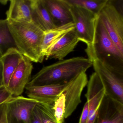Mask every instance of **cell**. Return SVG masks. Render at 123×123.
Masks as SVG:
<instances>
[{"label":"cell","instance_id":"6da1fadb","mask_svg":"<svg viewBox=\"0 0 123 123\" xmlns=\"http://www.w3.org/2000/svg\"><path fill=\"white\" fill-rule=\"evenodd\" d=\"M92 66V62L83 57L60 60L42 68L34 75L25 88L67 84Z\"/></svg>","mask_w":123,"mask_h":123},{"label":"cell","instance_id":"7a4b0ae2","mask_svg":"<svg viewBox=\"0 0 123 123\" xmlns=\"http://www.w3.org/2000/svg\"><path fill=\"white\" fill-rule=\"evenodd\" d=\"M7 20L18 51L31 62H42L44 59L42 48L44 32L32 22L23 23Z\"/></svg>","mask_w":123,"mask_h":123},{"label":"cell","instance_id":"3957f363","mask_svg":"<svg viewBox=\"0 0 123 123\" xmlns=\"http://www.w3.org/2000/svg\"><path fill=\"white\" fill-rule=\"evenodd\" d=\"M85 50L92 62L98 60L123 71V54L111 38L98 16L96 20L92 43L87 46Z\"/></svg>","mask_w":123,"mask_h":123},{"label":"cell","instance_id":"277c9868","mask_svg":"<svg viewBox=\"0 0 123 123\" xmlns=\"http://www.w3.org/2000/svg\"><path fill=\"white\" fill-rule=\"evenodd\" d=\"M88 80L86 72L78 75L66 84L54 103L52 108L57 123H64L81 102L82 92Z\"/></svg>","mask_w":123,"mask_h":123},{"label":"cell","instance_id":"5b68a950","mask_svg":"<svg viewBox=\"0 0 123 123\" xmlns=\"http://www.w3.org/2000/svg\"><path fill=\"white\" fill-rule=\"evenodd\" d=\"M116 0H108L98 14L99 19L120 51L123 54V16Z\"/></svg>","mask_w":123,"mask_h":123},{"label":"cell","instance_id":"8992f818","mask_svg":"<svg viewBox=\"0 0 123 123\" xmlns=\"http://www.w3.org/2000/svg\"><path fill=\"white\" fill-rule=\"evenodd\" d=\"M92 66L103 85L105 93L123 104V71L98 60L92 62Z\"/></svg>","mask_w":123,"mask_h":123},{"label":"cell","instance_id":"52a82bcc","mask_svg":"<svg viewBox=\"0 0 123 123\" xmlns=\"http://www.w3.org/2000/svg\"><path fill=\"white\" fill-rule=\"evenodd\" d=\"M70 5V11L75 25L74 31L78 38L87 46L91 44L94 37L96 20L98 15L81 7Z\"/></svg>","mask_w":123,"mask_h":123},{"label":"cell","instance_id":"ba28073f","mask_svg":"<svg viewBox=\"0 0 123 123\" xmlns=\"http://www.w3.org/2000/svg\"><path fill=\"white\" fill-rule=\"evenodd\" d=\"M37 103L29 98L13 96L6 102L8 123H30L31 113Z\"/></svg>","mask_w":123,"mask_h":123},{"label":"cell","instance_id":"9c48e42d","mask_svg":"<svg viewBox=\"0 0 123 123\" xmlns=\"http://www.w3.org/2000/svg\"><path fill=\"white\" fill-rule=\"evenodd\" d=\"M93 123H123V104L105 93Z\"/></svg>","mask_w":123,"mask_h":123},{"label":"cell","instance_id":"30bf717a","mask_svg":"<svg viewBox=\"0 0 123 123\" xmlns=\"http://www.w3.org/2000/svg\"><path fill=\"white\" fill-rule=\"evenodd\" d=\"M85 95L88 104V119L87 123H93L105 94L103 85L98 75L94 72L90 76Z\"/></svg>","mask_w":123,"mask_h":123},{"label":"cell","instance_id":"8fae6325","mask_svg":"<svg viewBox=\"0 0 123 123\" xmlns=\"http://www.w3.org/2000/svg\"><path fill=\"white\" fill-rule=\"evenodd\" d=\"M33 65L28 58L24 57L9 80L7 89L13 96H19L31 80Z\"/></svg>","mask_w":123,"mask_h":123},{"label":"cell","instance_id":"7c38bea8","mask_svg":"<svg viewBox=\"0 0 123 123\" xmlns=\"http://www.w3.org/2000/svg\"><path fill=\"white\" fill-rule=\"evenodd\" d=\"M66 85L26 87L25 88V93L28 98L36 101L38 103L52 105Z\"/></svg>","mask_w":123,"mask_h":123},{"label":"cell","instance_id":"4fadbf2b","mask_svg":"<svg viewBox=\"0 0 123 123\" xmlns=\"http://www.w3.org/2000/svg\"><path fill=\"white\" fill-rule=\"evenodd\" d=\"M45 7L57 26L73 22L69 4L66 0H43Z\"/></svg>","mask_w":123,"mask_h":123},{"label":"cell","instance_id":"5bb4252c","mask_svg":"<svg viewBox=\"0 0 123 123\" xmlns=\"http://www.w3.org/2000/svg\"><path fill=\"white\" fill-rule=\"evenodd\" d=\"M74 30L64 36L51 49L45 56L46 60L55 59L62 60L72 52L79 43Z\"/></svg>","mask_w":123,"mask_h":123},{"label":"cell","instance_id":"9a60e30c","mask_svg":"<svg viewBox=\"0 0 123 123\" xmlns=\"http://www.w3.org/2000/svg\"><path fill=\"white\" fill-rule=\"evenodd\" d=\"M7 18L16 22L29 23L31 20L32 0H11Z\"/></svg>","mask_w":123,"mask_h":123},{"label":"cell","instance_id":"2e32d148","mask_svg":"<svg viewBox=\"0 0 123 123\" xmlns=\"http://www.w3.org/2000/svg\"><path fill=\"white\" fill-rule=\"evenodd\" d=\"M31 20L44 32L57 27L45 7L43 0H32Z\"/></svg>","mask_w":123,"mask_h":123},{"label":"cell","instance_id":"e0dca14e","mask_svg":"<svg viewBox=\"0 0 123 123\" xmlns=\"http://www.w3.org/2000/svg\"><path fill=\"white\" fill-rule=\"evenodd\" d=\"M24 56L17 49L8 50L4 54L0 62L2 65L3 85L7 87L13 73Z\"/></svg>","mask_w":123,"mask_h":123},{"label":"cell","instance_id":"ac0fdd59","mask_svg":"<svg viewBox=\"0 0 123 123\" xmlns=\"http://www.w3.org/2000/svg\"><path fill=\"white\" fill-rule=\"evenodd\" d=\"M74 29V24L72 22L44 32L42 48L44 58L49 50L60 39Z\"/></svg>","mask_w":123,"mask_h":123},{"label":"cell","instance_id":"d6986e66","mask_svg":"<svg viewBox=\"0 0 123 123\" xmlns=\"http://www.w3.org/2000/svg\"><path fill=\"white\" fill-rule=\"evenodd\" d=\"M30 123H57L52 105L37 103L31 113Z\"/></svg>","mask_w":123,"mask_h":123},{"label":"cell","instance_id":"ffe728a7","mask_svg":"<svg viewBox=\"0 0 123 123\" xmlns=\"http://www.w3.org/2000/svg\"><path fill=\"white\" fill-rule=\"evenodd\" d=\"M13 49H18L10 30L8 21L7 19H0V50L3 55Z\"/></svg>","mask_w":123,"mask_h":123},{"label":"cell","instance_id":"44dd1931","mask_svg":"<svg viewBox=\"0 0 123 123\" xmlns=\"http://www.w3.org/2000/svg\"><path fill=\"white\" fill-rule=\"evenodd\" d=\"M70 5L83 8L98 15L108 0H66Z\"/></svg>","mask_w":123,"mask_h":123},{"label":"cell","instance_id":"7402d4cb","mask_svg":"<svg viewBox=\"0 0 123 123\" xmlns=\"http://www.w3.org/2000/svg\"><path fill=\"white\" fill-rule=\"evenodd\" d=\"M13 97L10 92L4 86L0 88V105L8 101Z\"/></svg>","mask_w":123,"mask_h":123},{"label":"cell","instance_id":"603a6c76","mask_svg":"<svg viewBox=\"0 0 123 123\" xmlns=\"http://www.w3.org/2000/svg\"><path fill=\"white\" fill-rule=\"evenodd\" d=\"M0 123H8L7 117L6 102L0 105Z\"/></svg>","mask_w":123,"mask_h":123},{"label":"cell","instance_id":"cb8c5ba5","mask_svg":"<svg viewBox=\"0 0 123 123\" xmlns=\"http://www.w3.org/2000/svg\"><path fill=\"white\" fill-rule=\"evenodd\" d=\"M88 104L87 102H86L83 107L79 123H87L88 119Z\"/></svg>","mask_w":123,"mask_h":123},{"label":"cell","instance_id":"d4e9b609","mask_svg":"<svg viewBox=\"0 0 123 123\" xmlns=\"http://www.w3.org/2000/svg\"><path fill=\"white\" fill-rule=\"evenodd\" d=\"M3 85V77L2 65L0 62V88Z\"/></svg>","mask_w":123,"mask_h":123},{"label":"cell","instance_id":"484cf974","mask_svg":"<svg viewBox=\"0 0 123 123\" xmlns=\"http://www.w3.org/2000/svg\"><path fill=\"white\" fill-rule=\"evenodd\" d=\"M8 0H0V3H1L3 5H6L7 3L8 2Z\"/></svg>","mask_w":123,"mask_h":123},{"label":"cell","instance_id":"4316f807","mask_svg":"<svg viewBox=\"0 0 123 123\" xmlns=\"http://www.w3.org/2000/svg\"><path fill=\"white\" fill-rule=\"evenodd\" d=\"M3 56V54L2 53V52H1V51L0 50V60H1Z\"/></svg>","mask_w":123,"mask_h":123}]
</instances>
